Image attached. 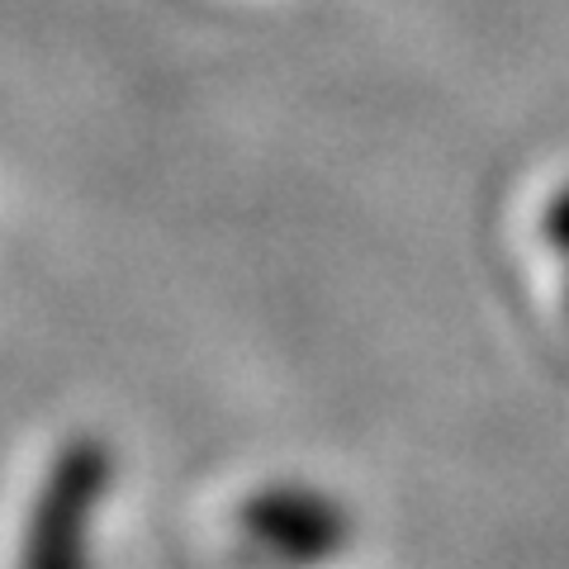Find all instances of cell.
I'll use <instances>...</instances> for the list:
<instances>
[{
	"label": "cell",
	"mask_w": 569,
	"mask_h": 569,
	"mask_svg": "<svg viewBox=\"0 0 569 569\" xmlns=\"http://www.w3.org/2000/svg\"><path fill=\"white\" fill-rule=\"evenodd\" d=\"M119 460L96 432L67 437L24 512L14 569H96V518L110 498Z\"/></svg>",
	"instance_id": "1"
},
{
	"label": "cell",
	"mask_w": 569,
	"mask_h": 569,
	"mask_svg": "<svg viewBox=\"0 0 569 569\" xmlns=\"http://www.w3.org/2000/svg\"><path fill=\"white\" fill-rule=\"evenodd\" d=\"M356 522L342 498L305 479L261 485L238 508V546L257 569H323L351 550Z\"/></svg>",
	"instance_id": "2"
}]
</instances>
